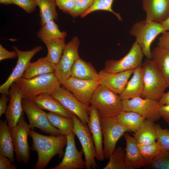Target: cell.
Instances as JSON below:
<instances>
[{
	"label": "cell",
	"mask_w": 169,
	"mask_h": 169,
	"mask_svg": "<svg viewBox=\"0 0 169 169\" xmlns=\"http://www.w3.org/2000/svg\"><path fill=\"white\" fill-rule=\"evenodd\" d=\"M71 77L78 79L99 81L100 75L91 64L80 58L76 60L72 68Z\"/></svg>",
	"instance_id": "cell-24"
},
{
	"label": "cell",
	"mask_w": 169,
	"mask_h": 169,
	"mask_svg": "<svg viewBox=\"0 0 169 169\" xmlns=\"http://www.w3.org/2000/svg\"><path fill=\"white\" fill-rule=\"evenodd\" d=\"M153 169H169V151L163 150L151 162L143 167Z\"/></svg>",
	"instance_id": "cell-37"
},
{
	"label": "cell",
	"mask_w": 169,
	"mask_h": 169,
	"mask_svg": "<svg viewBox=\"0 0 169 169\" xmlns=\"http://www.w3.org/2000/svg\"><path fill=\"white\" fill-rule=\"evenodd\" d=\"M13 164L7 157L0 155V169H17V166Z\"/></svg>",
	"instance_id": "cell-43"
},
{
	"label": "cell",
	"mask_w": 169,
	"mask_h": 169,
	"mask_svg": "<svg viewBox=\"0 0 169 169\" xmlns=\"http://www.w3.org/2000/svg\"><path fill=\"white\" fill-rule=\"evenodd\" d=\"M29 100L42 110H47L49 112L71 118H73L74 115L48 93L42 94L32 97Z\"/></svg>",
	"instance_id": "cell-21"
},
{
	"label": "cell",
	"mask_w": 169,
	"mask_h": 169,
	"mask_svg": "<svg viewBox=\"0 0 169 169\" xmlns=\"http://www.w3.org/2000/svg\"><path fill=\"white\" fill-rule=\"evenodd\" d=\"M0 4L5 5L13 4V0H0Z\"/></svg>",
	"instance_id": "cell-49"
},
{
	"label": "cell",
	"mask_w": 169,
	"mask_h": 169,
	"mask_svg": "<svg viewBox=\"0 0 169 169\" xmlns=\"http://www.w3.org/2000/svg\"><path fill=\"white\" fill-rule=\"evenodd\" d=\"M159 114L166 122L169 124V104L161 105L159 109Z\"/></svg>",
	"instance_id": "cell-46"
},
{
	"label": "cell",
	"mask_w": 169,
	"mask_h": 169,
	"mask_svg": "<svg viewBox=\"0 0 169 169\" xmlns=\"http://www.w3.org/2000/svg\"><path fill=\"white\" fill-rule=\"evenodd\" d=\"M77 0H55L56 6L63 12L68 13L74 8Z\"/></svg>",
	"instance_id": "cell-41"
},
{
	"label": "cell",
	"mask_w": 169,
	"mask_h": 169,
	"mask_svg": "<svg viewBox=\"0 0 169 169\" xmlns=\"http://www.w3.org/2000/svg\"><path fill=\"white\" fill-rule=\"evenodd\" d=\"M55 65L48 61L45 57H41L29 64L22 78L27 79L44 74L54 73Z\"/></svg>",
	"instance_id": "cell-28"
},
{
	"label": "cell",
	"mask_w": 169,
	"mask_h": 169,
	"mask_svg": "<svg viewBox=\"0 0 169 169\" xmlns=\"http://www.w3.org/2000/svg\"><path fill=\"white\" fill-rule=\"evenodd\" d=\"M134 69L117 73L107 72L104 69L99 73L100 84L102 85L120 95L125 87Z\"/></svg>",
	"instance_id": "cell-17"
},
{
	"label": "cell",
	"mask_w": 169,
	"mask_h": 169,
	"mask_svg": "<svg viewBox=\"0 0 169 169\" xmlns=\"http://www.w3.org/2000/svg\"><path fill=\"white\" fill-rule=\"evenodd\" d=\"M14 83L19 89L23 99H29L43 93L50 94L61 84L54 73L29 79L21 77Z\"/></svg>",
	"instance_id": "cell-2"
},
{
	"label": "cell",
	"mask_w": 169,
	"mask_h": 169,
	"mask_svg": "<svg viewBox=\"0 0 169 169\" xmlns=\"http://www.w3.org/2000/svg\"><path fill=\"white\" fill-rule=\"evenodd\" d=\"M114 0H94V3L88 10L80 16L81 18L85 17L90 13L98 10H103L111 12L114 14L120 21H122L120 15L114 12L112 5Z\"/></svg>",
	"instance_id": "cell-36"
},
{
	"label": "cell",
	"mask_w": 169,
	"mask_h": 169,
	"mask_svg": "<svg viewBox=\"0 0 169 169\" xmlns=\"http://www.w3.org/2000/svg\"><path fill=\"white\" fill-rule=\"evenodd\" d=\"M157 142L164 150L169 151V130L163 129L160 125L155 124Z\"/></svg>",
	"instance_id": "cell-39"
},
{
	"label": "cell",
	"mask_w": 169,
	"mask_h": 169,
	"mask_svg": "<svg viewBox=\"0 0 169 169\" xmlns=\"http://www.w3.org/2000/svg\"><path fill=\"white\" fill-rule=\"evenodd\" d=\"M138 146L145 165L151 162L164 150L157 141L148 145H138Z\"/></svg>",
	"instance_id": "cell-35"
},
{
	"label": "cell",
	"mask_w": 169,
	"mask_h": 169,
	"mask_svg": "<svg viewBox=\"0 0 169 169\" xmlns=\"http://www.w3.org/2000/svg\"><path fill=\"white\" fill-rule=\"evenodd\" d=\"M8 96L6 94H1L0 98V117L5 114L7 108V103L9 100Z\"/></svg>",
	"instance_id": "cell-45"
},
{
	"label": "cell",
	"mask_w": 169,
	"mask_h": 169,
	"mask_svg": "<svg viewBox=\"0 0 169 169\" xmlns=\"http://www.w3.org/2000/svg\"><path fill=\"white\" fill-rule=\"evenodd\" d=\"M89 119L88 125L92 136L95 149V158L99 161L105 159L104 154L103 135L100 122V117L97 110L92 105L90 106Z\"/></svg>",
	"instance_id": "cell-19"
},
{
	"label": "cell",
	"mask_w": 169,
	"mask_h": 169,
	"mask_svg": "<svg viewBox=\"0 0 169 169\" xmlns=\"http://www.w3.org/2000/svg\"><path fill=\"white\" fill-rule=\"evenodd\" d=\"M13 48L17 52L18 60L15 67L6 81L0 86V93L6 94L8 95H9V90L11 86L22 77L32 58L43 48L41 46L38 45L35 46L31 50L22 51L19 49L16 46H13Z\"/></svg>",
	"instance_id": "cell-13"
},
{
	"label": "cell",
	"mask_w": 169,
	"mask_h": 169,
	"mask_svg": "<svg viewBox=\"0 0 169 169\" xmlns=\"http://www.w3.org/2000/svg\"><path fill=\"white\" fill-rule=\"evenodd\" d=\"M143 56L141 49L135 41L128 52L122 59L107 60L104 69L107 72L114 73L134 69L142 65Z\"/></svg>",
	"instance_id": "cell-12"
},
{
	"label": "cell",
	"mask_w": 169,
	"mask_h": 169,
	"mask_svg": "<svg viewBox=\"0 0 169 169\" xmlns=\"http://www.w3.org/2000/svg\"><path fill=\"white\" fill-rule=\"evenodd\" d=\"M79 41L76 36L66 44L61 57L55 65L54 73L61 84L71 77L72 68L79 58L78 48Z\"/></svg>",
	"instance_id": "cell-9"
},
{
	"label": "cell",
	"mask_w": 169,
	"mask_h": 169,
	"mask_svg": "<svg viewBox=\"0 0 169 169\" xmlns=\"http://www.w3.org/2000/svg\"><path fill=\"white\" fill-rule=\"evenodd\" d=\"M119 122L126 128L128 131L135 132L146 119L140 114L132 111L122 110L116 116Z\"/></svg>",
	"instance_id": "cell-29"
},
{
	"label": "cell",
	"mask_w": 169,
	"mask_h": 169,
	"mask_svg": "<svg viewBox=\"0 0 169 169\" xmlns=\"http://www.w3.org/2000/svg\"><path fill=\"white\" fill-rule=\"evenodd\" d=\"M22 104L23 111L28 119L30 129L37 128L52 136L61 135L59 130L50 123L47 116V113L29 99H23Z\"/></svg>",
	"instance_id": "cell-8"
},
{
	"label": "cell",
	"mask_w": 169,
	"mask_h": 169,
	"mask_svg": "<svg viewBox=\"0 0 169 169\" xmlns=\"http://www.w3.org/2000/svg\"><path fill=\"white\" fill-rule=\"evenodd\" d=\"M90 104L97 110L100 117L116 116L123 110L119 95L101 84L95 91Z\"/></svg>",
	"instance_id": "cell-4"
},
{
	"label": "cell",
	"mask_w": 169,
	"mask_h": 169,
	"mask_svg": "<svg viewBox=\"0 0 169 169\" xmlns=\"http://www.w3.org/2000/svg\"><path fill=\"white\" fill-rule=\"evenodd\" d=\"M146 20L161 23L169 15V0H142Z\"/></svg>",
	"instance_id": "cell-20"
},
{
	"label": "cell",
	"mask_w": 169,
	"mask_h": 169,
	"mask_svg": "<svg viewBox=\"0 0 169 169\" xmlns=\"http://www.w3.org/2000/svg\"><path fill=\"white\" fill-rule=\"evenodd\" d=\"M7 120L0 121V155L8 158L14 164V150L11 129Z\"/></svg>",
	"instance_id": "cell-25"
},
{
	"label": "cell",
	"mask_w": 169,
	"mask_h": 169,
	"mask_svg": "<svg viewBox=\"0 0 169 169\" xmlns=\"http://www.w3.org/2000/svg\"><path fill=\"white\" fill-rule=\"evenodd\" d=\"M151 59L156 65L169 87V50L157 45L151 51Z\"/></svg>",
	"instance_id": "cell-26"
},
{
	"label": "cell",
	"mask_w": 169,
	"mask_h": 169,
	"mask_svg": "<svg viewBox=\"0 0 169 169\" xmlns=\"http://www.w3.org/2000/svg\"><path fill=\"white\" fill-rule=\"evenodd\" d=\"M30 128L22 115L18 124L11 129L14 151L17 161L28 163L30 158V148L28 137Z\"/></svg>",
	"instance_id": "cell-7"
},
{
	"label": "cell",
	"mask_w": 169,
	"mask_h": 169,
	"mask_svg": "<svg viewBox=\"0 0 169 169\" xmlns=\"http://www.w3.org/2000/svg\"><path fill=\"white\" fill-rule=\"evenodd\" d=\"M67 33L61 31L54 20L47 22L37 33V37L43 42L45 40L57 38H65Z\"/></svg>",
	"instance_id": "cell-33"
},
{
	"label": "cell",
	"mask_w": 169,
	"mask_h": 169,
	"mask_svg": "<svg viewBox=\"0 0 169 169\" xmlns=\"http://www.w3.org/2000/svg\"><path fill=\"white\" fill-rule=\"evenodd\" d=\"M158 40L157 45L169 50V31L162 33Z\"/></svg>",
	"instance_id": "cell-44"
},
{
	"label": "cell",
	"mask_w": 169,
	"mask_h": 169,
	"mask_svg": "<svg viewBox=\"0 0 169 169\" xmlns=\"http://www.w3.org/2000/svg\"><path fill=\"white\" fill-rule=\"evenodd\" d=\"M74 127L73 130L81 144L85 156L86 169L98 167L95 158V149L94 141L88 125H84L75 115L73 116Z\"/></svg>",
	"instance_id": "cell-10"
},
{
	"label": "cell",
	"mask_w": 169,
	"mask_h": 169,
	"mask_svg": "<svg viewBox=\"0 0 169 169\" xmlns=\"http://www.w3.org/2000/svg\"><path fill=\"white\" fill-rule=\"evenodd\" d=\"M123 135L126 143L125 149V162L126 169L140 168L143 167L145 163L138 145L135 139L126 132Z\"/></svg>",
	"instance_id": "cell-22"
},
{
	"label": "cell",
	"mask_w": 169,
	"mask_h": 169,
	"mask_svg": "<svg viewBox=\"0 0 169 169\" xmlns=\"http://www.w3.org/2000/svg\"><path fill=\"white\" fill-rule=\"evenodd\" d=\"M161 23L166 31H169V15Z\"/></svg>",
	"instance_id": "cell-48"
},
{
	"label": "cell",
	"mask_w": 169,
	"mask_h": 169,
	"mask_svg": "<svg viewBox=\"0 0 169 169\" xmlns=\"http://www.w3.org/2000/svg\"><path fill=\"white\" fill-rule=\"evenodd\" d=\"M160 106L169 104V90L166 93H164L158 101Z\"/></svg>",
	"instance_id": "cell-47"
},
{
	"label": "cell",
	"mask_w": 169,
	"mask_h": 169,
	"mask_svg": "<svg viewBox=\"0 0 169 169\" xmlns=\"http://www.w3.org/2000/svg\"><path fill=\"white\" fill-rule=\"evenodd\" d=\"M29 135L33 141L30 149L36 151L38 155L33 169H44L56 155H58L60 159L63 157L64 153L63 149L67 144V136H47L39 134L33 129L30 130Z\"/></svg>",
	"instance_id": "cell-1"
},
{
	"label": "cell",
	"mask_w": 169,
	"mask_h": 169,
	"mask_svg": "<svg viewBox=\"0 0 169 169\" xmlns=\"http://www.w3.org/2000/svg\"><path fill=\"white\" fill-rule=\"evenodd\" d=\"M132 74L122 92L119 95L121 100L142 97L144 87L142 65L135 69Z\"/></svg>",
	"instance_id": "cell-23"
},
{
	"label": "cell",
	"mask_w": 169,
	"mask_h": 169,
	"mask_svg": "<svg viewBox=\"0 0 169 169\" xmlns=\"http://www.w3.org/2000/svg\"><path fill=\"white\" fill-rule=\"evenodd\" d=\"M39 9L40 24L43 25L48 21L56 20L58 14L55 0H36Z\"/></svg>",
	"instance_id": "cell-31"
},
{
	"label": "cell",
	"mask_w": 169,
	"mask_h": 169,
	"mask_svg": "<svg viewBox=\"0 0 169 169\" xmlns=\"http://www.w3.org/2000/svg\"><path fill=\"white\" fill-rule=\"evenodd\" d=\"M154 122L146 119L134 132L133 137L138 145H148L156 141V133Z\"/></svg>",
	"instance_id": "cell-27"
},
{
	"label": "cell",
	"mask_w": 169,
	"mask_h": 169,
	"mask_svg": "<svg viewBox=\"0 0 169 169\" xmlns=\"http://www.w3.org/2000/svg\"><path fill=\"white\" fill-rule=\"evenodd\" d=\"M13 4L20 7L28 13L34 12L37 6L36 0H13Z\"/></svg>",
	"instance_id": "cell-40"
},
{
	"label": "cell",
	"mask_w": 169,
	"mask_h": 169,
	"mask_svg": "<svg viewBox=\"0 0 169 169\" xmlns=\"http://www.w3.org/2000/svg\"><path fill=\"white\" fill-rule=\"evenodd\" d=\"M144 87L141 97L159 101L168 87L154 62L146 58L143 63Z\"/></svg>",
	"instance_id": "cell-3"
},
{
	"label": "cell",
	"mask_w": 169,
	"mask_h": 169,
	"mask_svg": "<svg viewBox=\"0 0 169 169\" xmlns=\"http://www.w3.org/2000/svg\"><path fill=\"white\" fill-rule=\"evenodd\" d=\"M123 110L136 112L153 122L161 118L159 114L160 105L158 101L149 98L138 97L122 100Z\"/></svg>",
	"instance_id": "cell-11"
},
{
	"label": "cell",
	"mask_w": 169,
	"mask_h": 169,
	"mask_svg": "<svg viewBox=\"0 0 169 169\" xmlns=\"http://www.w3.org/2000/svg\"><path fill=\"white\" fill-rule=\"evenodd\" d=\"M9 95V102L5 115L8 125L11 129L18 124L23 111L22 104V95L15 83L10 88Z\"/></svg>",
	"instance_id": "cell-18"
},
{
	"label": "cell",
	"mask_w": 169,
	"mask_h": 169,
	"mask_svg": "<svg viewBox=\"0 0 169 169\" xmlns=\"http://www.w3.org/2000/svg\"><path fill=\"white\" fill-rule=\"evenodd\" d=\"M18 56L17 52L15 50L9 51L0 44V61L7 59H13Z\"/></svg>",
	"instance_id": "cell-42"
},
{
	"label": "cell",
	"mask_w": 169,
	"mask_h": 169,
	"mask_svg": "<svg viewBox=\"0 0 169 169\" xmlns=\"http://www.w3.org/2000/svg\"><path fill=\"white\" fill-rule=\"evenodd\" d=\"M61 84L81 102L89 106L92 95L100 84L99 81L80 80L70 77Z\"/></svg>",
	"instance_id": "cell-15"
},
{
	"label": "cell",
	"mask_w": 169,
	"mask_h": 169,
	"mask_svg": "<svg viewBox=\"0 0 169 169\" xmlns=\"http://www.w3.org/2000/svg\"><path fill=\"white\" fill-rule=\"evenodd\" d=\"M48 50L45 57L50 62L56 65L59 61L62 56L65 45V38H57L43 42Z\"/></svg>",
	"instance_id": "cell-30"
},
{
	"label": "cell",
	"mask_w": 169,
	"mask_h": 169,
	"mask_svg": "<svg viewBox=\"0 0 169 169\" xmlns=\"http://www.w3.org/2000/svg\"><path fill=\"white\" fill-rule=\"evenodd\" d=\"M50 94L75 115L83 124H88L90 106L82 103L71 92L63 87L60 86Z\"/></svg>",
	"instance_id": "cell-14"
},
{
	"label": "cell",
	"mask_w": 169,
	"mask_h": 169,
	"mask_svg": "<svg viewBox=\"0 0 169 169\" xmlns=\"http://www.w3.org/2000/svg\"><path fill=\"white\" fill-rule=\"evenodd\" d=\"M94 0H77L74 8L68 13L74 18L84 14L92 5Z\"/></svg>",
	"instance_id": "cell-38"
},
{
	"label": "cell",
	"mask_w": 169,
	"mask_h": 169,
	"mask_svg": "<svg viewBox=\"0 0 169 169\" xmlns=\"http://www.w3.org/2000/svg\"></svg>",
	"instance_id": "cell-50"
},
{
	"label": "cell",
	"mask_w": 169,
	"mask_h": 169,
	"mask_svg": "<svg viewBox=\"0 0 169 169\" xmlns=\"http://www.w3.org/2000/svg\"><path fill=\"white\" fill-rule=\"evenodd\" d=\"M47 116L50 123L59 130L62 135L67 136L73 131L74 127L73 118L51 112L47 113Z\"/></svg>",
	"instance_id": "cell-32"
},
{
	"label": "cell",
	"mask_w": 169,
	"mask_h": 169,
	"mask_svg": "<svg viewBox=\"0 0 169 169\" xmlns=\"http://www.w3.org/2000/svg\"><path fill=\"white\" fill-rule=\"evenodd\" d=\"M165 31L161 23L148 22L145 20L134 24L129 33L136 38V41L141 49L144 55L151 59L152 43L159 34Z\"/></svg>",
	"instance_id": "cell-5"
},
{
	"label": "cell",
	"mask_w": 169,
	"mask_h": 169,
	"mask_svg": "<svg viewBox=\"0 0 169 169\" xmlns=\"http://www.w3.org/2000/svg\"><path fill=\"white\" fill-rule=\"evenodd\" d=\"M75 134L73 131L67 136L65 151L61 162L49 169H82L86 168L85 161L82 158L83 151L77 149L75 141Z\"/></svg>",
	"instance_id": "cell-16"
},
{
	"label": "cell",
	"mask_w": 169,
	"mask_h": 169,
	"mask_svg": "<svg viewBox=\"0 0 169 169\" xmlns=\"http://www.w3.org/2000/svg\"><path fill=\"white\" fill-rule=\"evenodd\" d=\"M125 151L122 147H115L110 156L109 161L103 169H126Z\"/></svg>",
	"instance_id": "cell-34"
},
{
	"label": "cell",
	"mask_w": 169,
	"mask_h": 169,
	"mask_svg": "<svg viewBox=\"0 0 169 169\" xmlns=\"http://www.w3.org/2000/svg\"><path fill=\"white\" fill-rule=\"evenodd\" d=\"M100 122L103 135L104 156L105 159H108L115 148L118 140L128 131L119 122L116 116L100 117Z\"/></svg>",
	"instance_id": "cell-6"
}]
</instances>
